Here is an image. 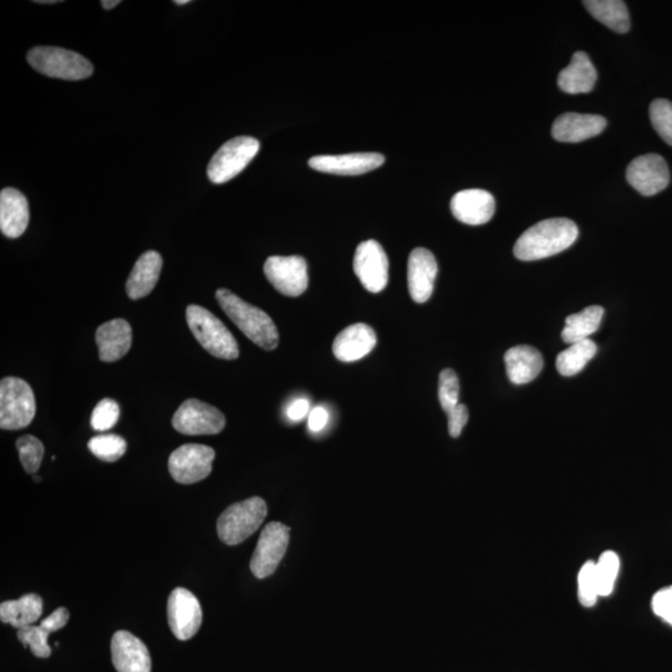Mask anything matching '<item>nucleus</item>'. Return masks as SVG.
Here are the masks:
<instances>
[{"label": "nucleus", "mask_w": 672, "mask_h": 672, "mask_svg": "<svg viewBox=\"0 0 672 672\" xmlns=\"http://www.w3.org/2000/svg\"><path fill=\"white\" fill-rule=\"evenodd\" d=\"M579 229L568 218H551L534 224L518 238L514 256L532 262L562 253L577 241Z\"/></svg>", "instance_id": "1"}, {"label": "nucleus", "mask_w": 672, "mask_h": 672, "mask_svg": "<svg viewBox=\"0 0 672 672\" xmlns=\"http://www.w3.org/2000/svg\"><path fill=\"white\" fill-rule=\"evenodd\" d=\"M216 299L223 312L249 340L264 350L277 349L278 329L267 313L227 289H218Z\"/></svg>", "instance_id": "2"}, {"label": "nucleus", "mask_w": 672, "mask_h": 672, "mask_svg": "<svg viewBox=\"0 0 672 672\" xmlns=\"http://www.w3.org/2000/svg\"><path fill=\"white\" fill-rule=\"evenodd\" d=\"M188 327L198 343L215 358L234 360L239 356L236 339L220 319L200 305H190L186 310Z\"/></svg>", "instance_id": "3"}, {"label": "nucleus", "mask_w": 672, "mask_h": 672, "mask_svg": "<svg viewBox=\"0 0 672 672\" xmlns=\"http://www.w3.org/2000/svg\"><path fill=\"white\" fill-rule=\"evenodd\" d=\"M267 512V504L261 497L232 504L218 518V537L227 546L241 544L258 531Z\"/></svg>", "instance_id": "4"}, {"label": "nucleus", "mask_w": 672, "mask_h": 672, "mask_svg": "<svg viewBox=\"0 0 672 672\" xmlns=\"http://www.w3.org/2000/svg\"><path fill=\"white\" fill-rule=\"evenodd\" d=\"M28 63L40 74L63 80H84L94 73L85 56L56 47H35L28 53Z\"/></svg>", "instance_id": "5"}, {"label": "nucleus", "mask_w": 672, "mask_h": 672, "mask_svg": "<svg viewBox=\"0 0 672 672\" xmlns=\"http://www.w3.org/2000/svg\"><path fill=\"white\" fill-rule=\"evenodd\" d=\"M37 414L35 395L27 381L4 378L0 383V427L22 430L32 424Z\"/></svg>", "instance_id": "6"}, {"label": "nucleus", "mask_w": 672, "mask_h": 672, "mask_svg": "<svg viewBox=\"0 0 672 672\" xmlns=\"http://www.w3.org/2000/svg\"><path fill=\"white\" fill-rule=\"evenodd\" d=\"M259 149H261V144L254 137H234L213 155L207 168L208 178L215 185H223L233 180L251 164Z\"/></svg>", "instance_id": "7"}, {"label": "nucleus", "mask_w": 672, "mask_h": 672, "mask_svg": "<svg viewBox=\"0 0 672 672\" xmlns=\"http://www.w3.org/2000/svg\"><path fill=\"white\" fill-rule=\"evenodd\" d=\"M216 452L210 446L187 444L178 447L168 458V471L181 485H193L211 475Z\"/></svg>", "instance_id": "8"}, {"label": "nucleus", "mask_w": 672, "mask_h": 672, "mask_svg": "<svg viewBox=\"0 0 672 672\" xmlns=\"http://www.w3.org/2000/svg\"><path fill=\"white\" fill-rule=\"evenodd\" d=\"M172 426L183 435H217L226 427V417L217 407L190 399L178 407L173 415Z\"/></svg>", "instance_id": "9"}, {"label": "nucleus", "mask_w": 672, "mask_h": 672, "mask_svg": "<svg viewBox=\"0 0 672 672\" xmlns=\"http://www.w3.org/2000/svg\"><path fill=\"white\" fill-rule=\"evenodd\" d=\"M290 529L283 523L272 522L264 527L251 560L254 577L266 579L276 572L287 553Z\"/></svg>", "instance_id": "10"}, {"label": "nucleus", "mask_w": 672, "mask_h": 672, "mask_svg": "<svg viewBox=\"0 0 672 672\" xmlns=\"http://www.w3.org/2000/svg\"><path fill=\"white\" fill-rule=\"evenodd\" d=\"M263 269L269 283L285 297H300L308 289V266L303 257H269Z\"/></svg>", "instance_id": "11"}, {"label": "nucleus", "mask_w": 672, "mask_h": 672, "mask_svg": "<svg viewBox=\"0 0 672 672\" xmlns=\"http://www.w3.org/2000/svg\"><path fill=\"white\" fill-rule=\"evenodd\" d=\"M354 272L368 292H383L389 282V259L380 243L359 244L354 256Z\"/></svg>", "instance_id": "12"}, {"label": "nucleus", "mask_w": 672, "mask_h": 672, "mask_svg": "<svg viewBox=\"0 0 672 672\" xmlns=\"http://www.w3.org/2000/svg\"><path fill=\"white\" fill-rule=\"evenodd\" d=\"M200 602L190 590L176 588L168 597L167 620L178 640H190L202 625Z\"/></svg>", "instance_id": "13"}, {"label": "nucleus", "mask_w": 672, "mask_h": 672, "mask_svg": "<svg viewBox=\"0 0 672 672\" xmlns=\"http://www.w3.org/2000/svg\"><path fill=\"white\" fill-rule=\"evenodd\" d=\"M631 186L643 196H655L669 186L668 164L660 155L649 154L636 157L626 170Z\"/></svg>", "instance_id": "14"}, {"label": "nucleus", "mask_w": 672, "mask_h": 672, "mask_svg": "<svg viewBox=\"0 0 672 672\" xmlns=\"http://www.w3.org/2000/svg\"><path fill=\"white\" fill-rule=\"evenodd\" d=\"M439 272L434 254L426 248H416L407 263V283L415 303L424 304L434 293L435 280Z\"/></svg>", "instance_id": "15"}, {"label": "nucleus", "mask_w": 672, "mask_h": 672, "mask_svg": "<svg viewBox=\"0 0 672 672\" xmlns=\"http://www.w3.org/2000/svg\"><path fill=\"white\" fill-rule=\"evenodd\" d=\"M385 162V157L375 152H360L348 155L315 156L309 166L315 171L338 176H359L376 170Z\"/></svg>", "instance_id": "16"}, {"label": "nucleus", "mask_w": 672, "mask_h": 672, "mask_svg": "<svg viewBox=\"0 0 672 672\" xmlns=\"http://www.w3.org/2000/svg\"><path fill=\"white\" fill-rule=\"evenodd\" d=\"M112 664L117 672H151V656L139 638L120 630L112 636Z\"/></svg>", "instance_id": "17"}, {"label": "nucleus", "mask_w": 672, "mask_h": 672, "mask_svg": "<svg viewBox=\"0 0 672 672\" xmlns=\"http://www.w3.org/2000/svg\"><path fill=\"white\" fill-rule=\"evenodd\" d=\"M451 211L456 220L468 226H481L495 215V197L483 190L461 191L452 197Z\"/></svg>", "instance_id": "18"}, {"label": "nucleus", "mask_w": 672, "mask_h": 672, "mask_svg": "<svg viewBox=\"0 0 672 672\" xmlns=\"http://www.w3.org/2000/svg\"><path fill=\"white\" fill-rule=\"evenodd\" d=\"M605 127L607 120L602 116L567 112L554 121L552 135L559 142L578 144L602 134Z\"/></svg>", "instance_id": "19"}, {"label": "nucleus", "mask_w": 672, "mask_h": 672, "mask_svg": "<svg viewBox=\"0 0 672 672\" xmlns=\"http://www.w3.org/2000/svg\"><path fill=\"white\" fill-rule=\"evenodd\" d=\"M376 334L368 324L350 325L336 336L333 343L335 358L343 363H354L365 358L376 346Z\"/></svg>", "instance_id": "20"}, {"label": "nucleus", "mask_w": 672, "mask_h": 672, "mask_svg": "<svg viewBox=\"0 0 672 672\" xmlns=\"http://www.w3.org/2000/svg\"><path fill=\"white\" fill-rule=\"evenodd\" d=\"M96 343L101 361L114 363L124 358L132 344L131 325L124 319H115L100 325L96 330Z\"/></svg>", "instance_id": "21"}, {"label": "nucleus", "mask_w": 672, "mask_h": 672, "mask_svg": "<svg viewBox=\"0 0 672 672\" xmlns=\"http://www.w3.org/2000/svg\"><path fill=\"white\" fill-rule=\"evenodd\" d=\"M29 205L27 198L15 188H4L0 193V229L5 237L19 238L27 231Z\"/></svg>", "instance_id": "22"}, {"label": "nucleus", "mask_w": 672, "mask_h": 672, "mask_svg": "<svg viewBox=\"0 0 672 672\" xmlns=\"http://www.w3.org/2000/svg\"><path fill=\"white\" fill-rule=\"evenodd\" d=\"M509 381L514 385L532 383L543 370V356L531 345H517L504 355Z\"/></svg>", "instance_id": "23"}, {"label": "nucleus", "mask_w": 672, "mask_h": 672, "mask_svg": "<svg viewBox=\"0 0 672 672\" xmlns=\"http://www.w3.org/2000/svg\"><path fill=\"white\" fill-rule=\"evenodd\" d=\"M598 74L592 60L583 52L573 55L572 61L558 76L559 89L569 95L589 94L597 84Z\"/></svg>", "instance_id": "24"}, {"label": "nucleus", "mask_w": 672, "mask_h": 672, "mask_svg": "<svg viewBox=\"0 0 672 672\" xmlns=\"http://www.w3.org/2000/svg\"><path fill=\"white\" fill-rule=\"evenodd\" d=\"M162 269L160 253L149 251L137 259L126 283V292L131 299L147 297L159 282Z\"/></svg>", "instance_id": "25"}, {"label": "nucleus", "mask_w": 672, "mask_h": 672, "mask_svg": "<svg viewBox=\"0 0 672 672\" xmlns=\"http://www.w3.org/2000/svg\"><path fill=\"white\" fill-rule=\"evenodd\" d=\"M43 614V599L37 594L23 595L18 600H8L0 605V620L13 628L34 625Z\"/></svg>", "instance_id": "26"}, {"label": "nucleus", "mask_w": 672, "mask_h": 672, "mask_svg": "<svg viewBox=\"0 0 672 672\" xmlns=\"http://www.w3.org/2000/svg\"><path fill=\"white\" fill-rule=\"evenodd\" d=\"M604 317V309L599 305L585 308L582 312L569 315L565 319V327L562 332L564 343L569 345L589 339V336L597 332Z\"/></svg>", "instance_id": "27"}, {"label": "nucleus", "mask_w": 672, "mask_h": 672, "mask_svg": "<svg viewBox=\"0 0 672 672\" xmlns=\"http://www.w3.org/2000/svg\"><path fill=\"white\" fill-rule=\"evenodd\" d=\"M583 4L585 9L605 27L619 34L629 32V12L621 0H585Z\"/></svg>", "instance_id": "28"}, {"label": "nucleus", "mask_w": 672, "mask_h": 672, "mask_svg": "<svg viewBox=\"0 0 672 672\" xmlns=\"http://www.w3.org/2000/svg\"><path fill=\"white\" fill-rule=\"evenodd\" d=\"M598 346L587 339L569 346L557 356L556 366L562 376H574L580 373L590 360L597 355Z\"/></svg>", "instance_id": "29"}, {"label": "nucleus", "mask_w": 672, "mask_h": 672, "mask_svg": "<svg viewBox=\"0 0 672 672\" xmlns=\"http://www.w3.org/2000/svg\"><path fill=\"white\" fill-rule=\"evenodd\" d=\"M620 560L618 554L607 551L595 563V572L599 585L600 597H609L613 593L616 579H618Z\"/></svg>", "instance_id": "30"}, {"label": "nucleus", "mask_w": 672, "mask_h": 672, "mask_svg": "<svg viewBox=\"0 0 672 672\" xmlns=\"http://www.w3.org/2000/svg\"><path fill=\"white\" fill-rule=\"evenodd\" d=\"M93 455L105 462L119 461L127 450L126 441L119 435H99L93 437L88 444Z\"/></svg>", "instance_id": "31"}, {"label": "nucleus", "mask_w": 672, "mask_h": 672, "mask_svg": "<svg viewBox=\"0 0 672 672\" xmlns=\"http://www.w3.org/2000/svg\"><path fill=\"white\" fill-rule=\"evenodd\" d=\"M599 585L597 572H595V562L588 560L583 564L578 574V598L580 604L585 608L593 607L598 602Z\"/></svg>", "instance_id": "32"}, {"label": "nucleus", "mask_w": 672, "mask_h": 672, "mask_svg": "<svg viewBox=\"0 0 672 672\" xmlns=\"http://www.w3.org/2000/svg\"><path fill=\"white\" fill-rule=\"evenodd\" d=\"M20 462L28 473H35L42 465L44 445L42 441L32 435L20 437L17 441Z\"/></svg>", "instance_id": "33"}, {"label": "nucleus", "mask_w": 672, "mask_h": 672, "mask_svg": "<svg viewBox=\"0 0 672 672\" xmlns=\"http://www.w3.org/2000/svg\"><path fill=\"white\" fill-rule=\"evenodd\" d=\"M650 120L654 129L666 144L672 146V103L658 99L650 105Z\"/></svg>", "instance_id": "34"}, {"label": "nucleus", "mask_w": 672, "mask_h": 672, "mask_svg": "<svg viewBox=\"0 0 672 672\" xmlns=\"http://www.w3.org/2000/svg\"><path fill=\"white\" fill-rule=\"evenodd\" d=\"M49 633L42 626L29 625L18 629V639L24 646H29L37 658L47 659L52 654L48 644Z\"/></svg>", "instance_id": "35"}, {"label": "nucleus", "mask_w": 672, "mask_h": 672, "mask_svg": "<svg viewBox=\"0 0 672 672\" xmlns=\"http://www.w3.org/2000/svg\"><path fill=\"white\" fill-rule=\"evenodd\" d=\"M439 400L446 414L460 404V380L451 369H446L440 374Z\"/></svg>", "instance_id": "36"}, {"label": "nucleus", "mask_w": 672, "mask_h": 672, "mask_svg": "<svg viewBox=\"0 0 672 672\" xmlns=\"http://www.w3.org/2000/svg\"><path fill=\"white\" fill-rule=\"evenodd\" d=\"M120 407L111 399H104L96 405L91 415V426L95 431H108L119 421Z\"/></svg>", "instance_id": "37"}, {"label": "nucleus", "mask_w": 672, "mask_h": 672, "mask_svg": "<svg viewBox=\"0 0 672 672\" xmlns=\"http://www.w3.org/2000/svg\"><path fill=\"white\" fill-rule=\"evenodd\" d=\"M654 613L672 626V587L660 589L651 602Z\"/></svg>", "instance_id": "38"}, {"label": "nucleus", "mask_w": 672, "mask_h": 672, "mask_svg": "<svg viewBox=\"0 0 672 672\" xmlns=\"http://www.w3.org/2000/svg\"><path fill=\"white\" fill-rule=\"evenodd\" d=\"M448 417V432H450L453 439H457L462 434V430L468 422V409L466 405L458 404L455 409L447 414Z\"/></svg>", "instance_id": "39"}, {"label": "nucleus", "mask_w": 672, "mask_h": 672, "mask_svg": "<svg viewBox=\"0 0 672 672\" xmlns=\"http://www.w3.org/2000/svg\"><path fill=\"white\" fill-rule=\"evenodd\" d=\"M70 618L69 610L66 608L56 609L53 614H50L48 618H45L42 621V628L48 631L49 634L55 633L60 629H63L66 624H68Z\"/></svg>", "instance_id": "40"}, {"label": "nucleus", "mask_w": 672, "mask_h": 672, "mask_svg": "<svg viewBox=\"0 0 672 672\" xmlns=\"http://www.w3.org/2000/svg\"><path fill=\"white\" fill-rule=\"evenodd\" d=\"M328 411L324 407H315L309 415V429L313 432H319L328 424Z\"/></svg>", "instance_id": "41"}, {"label": "nucleus", "mask_w": 672, "mask_h": 672, "mask_svg": "<svg viewBox=\"0 0 672 672\" xmlns=\"http://www.w3.org/2000/svg\"><path fill=\"white\" fill-rule=\"evenodd\" d=\"M309 412V401L305 399H299L294 401L287 409L288 419L292 421L303 420Z\"/></svg>", "instance_id": "42"}, {"label": "nucleus", "mask_w": 672, "mask_h": 672, "mask_svg": "<svg viewBox=\"0 0 672 672\" xmlns=\"http://www.w3.org/2000/svg\"><path fill=\"white\" fill-rule=\"evenodd\" d=\"M120 3H121L120 0H103V2H101V5H103L104 9L110 10L117 7V5H119Z\"/></svg>", "instance_id": "43"}, {"label": "nucleus", "mask_w": 672, "mask_h": 672, "mask_svg": "<svg viewBox=\"0 0 672 672\" xmlns=\"http://www.w3.org/2000/svg\"><path fill=\"white\" fill-rule=\"evenodd\" d=\"M173 3H175L176 5H186L190 3V0H175V2Z\"/></svg>", "instance_id": "44"}, {"label": "nucleus", "mask_w": 672, "mask_h": 672, "mask_svg": "<svg viewBox=\"0 0 672 672\" xmlns=\"http://www.w3.org/2000/svg\"><path fill=\"white\" fill-rule=\"evenodd\" d=\"M35 3H38V4H55V3H58V2H56V0H44V2H39V0H37V2H35Z\"/></svg>", "instance_id": "45"}, {"label": "nucleus", "mask_w": 672, "mask_h": 672, "mask_svg": "<svg viewBox=\"0 0 672 672\" xmlns=\"http://www.w3.org/2000/svg\"><path fill=\"white\" fill-rule=\"evenodd\" d=\"M33 480H34V482H38V483L42 482V478H40L39 476H34Z\"/></svg>", "instance_id": "46"}]
</instances>
